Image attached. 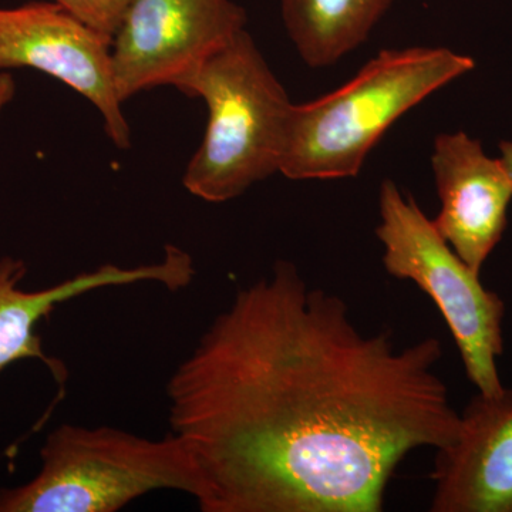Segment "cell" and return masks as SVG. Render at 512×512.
Listing matches in <instances>:
<instances>
[{
    "instance_id": "6da1fadb",
    "label": "cell",
    "mask_w": 512,
    "mask_h": 512,
    "mask_svg": "<svg viewBox=\"0 0 512 512\" xmlns=\"http://www.w3.org/2000/svg\"><path fill=\"white\" fill-rule=\"evenodd\" d=\"M439 339L362 332L291 262L238 289L168 380L202 512H380L394 471L461 429Z\"/></svg>"
},
{
    "instance_id": "7a4b0ae2",
    "label": "cell",
    "mask_w": 512,
    "mask_h": 512,
    "mask_svg": "<svg viewBox=\"0 0 512 512\" xmlns=\"http://www.w3.org/2000/svg\"><path fill=\"white\" fill-rule=\"evenodd\" d=\"M474 67L446 47L383 50L345 86L293 104L279 173L295 181L356 177L400 117Z\"/></svg>"
},
{
    "instance_id": "3957f363",
    "label": "cell",
    "mask_w": 512,
    "mask_h": 512,
    "mask_svg": "<svg viewBox=\"0 0 512 512\" xmlns=\"http://www.w3.org/2000/svg\"><path fill=\"white\" fill-rule=\"evenodd\" d=\"M174 87L208 107L183 177L190 194L221 204L281 171L293 103L247 30Z\"/></svg>"
},
{
    "instance_id": "277c9868",
    "label": "cell",
    "mask_w": 512,
    "mask_h": 512,
    "mask_svg": "<svg viewBox=\"0 0 512 512\" xmlns=\"http://www.w3.org/2000/svg\"><path fill=\"white\" fill-rule=\"evenodd\" d=\"M29 483L0 490V512H116L157 490L197 500L201 477L191 451L173 433L147 439L114 427L62 424L40 450Z\"/></svg>"
},
{
    "instance_id": "5b68a950",
    "label": "cell",
    "mask_w": 512,
    "mask_h": 512,
    "mask_svg": "<svg viewBox=\"0 0 512 512\" xmlns=\"http://www.w3.org/2000/svg\"><path fill=\"white\" fill-rule=\"evenodd\" d=\"M379 210L376 237L383 245L386 271L414 282L433 299L478 393L498 397L507 392L497 366L504 353L503 299L481 284L480 274L441 237L412 195L403 194L392 180L380 185Z\"/></svg>"
},
{
    "instance_id": "8992f818",
    "label": "cell",
    "mask_w": 512,
    "mask_h": 512,
    "mask_svg": "<svg viewBox=\"0 0 512 512\" xmlns=\"http://www.w3.org/2000/svg\"><path fill=\"white\" fill-rule=\"evenodd\" d=\"M247 13L232 0H133L111 40L121 101L175 86L244 32Z\"/></svg>"
},
{
    "instance_id": "52a82bcc",
    "label": "cell",
    "mask_w": 512,
    "mask_h": 512,
    "mask_svg": "<svg viewBox=\"0 0 512 512\" xmlns=\"http://www.w3.org/2000/svg\"><path fill=\"white\" fill-rule=\"evenodd\" d=\"M29 67L90 101L120 150L131 146L123 101L114 87L111 40L55 2L0 8V72Z\"/></svg>"
},
{
    "instance_id": "ba28073f",
    "label": "cell",
    "mask_w": 512,
    "mask_h": 512,
    "mask_svg": "<svg viewBox=\"0 0 512 512\" xmlns=\"http://www.w3.org/2000/svg\"><path fill=\"white\" fill-rule=\"evenodd\" d=\"M26 274L28 266L22 259L0 258V372L19 360H37L63 387L67 382L66 366L43 349L36 332L40 320L62 303L104 288L156 282L170 291H181L191 284L195 271L190 255L167 247L163 261L156 264L136 268L103 265L39 291L20 288Z\"/></svg>"
},
{
    "instance_id": "9c48e42d",
    "label": "cell",
    "mask_w": 512,
    "mask_h": 512,
    "mask_svg": "<svg viewBox=\"0 0 512 512\" xmlns=\"http://www.w3.org/2000/svg\"><path fill=\"white\" fill-rule=\"evenodd\" d=\"M440 211L434 227L473 271L481 274L508 224L512 177L501 158L463 131L439 134L431 156Z\"/></svg>"
},
{
    "instance_id": "30bf717a",
    "label": "cell",
    "mask_w": 512,
    "mask_h": 512,
    "mask_svg": "<svg viewBox=\"0 0 512 512\" xmlns=\"http://www.w3.org/2000/svg\"><path fill=\"white\" fill-rule=\"evenodd\" d=\"M450 446L437 450L433 512H512V390L478 393Z\"/></svg>"
},
{
    "instance_id": "8fae6325",
    "label": "cell",
    "mask_w": 512,
    "mask_h": 512,
    "mask_svg": "<svg viewBox=\"0 0 512 512\" xmlns=\"http://www.w3.org/2000/svg\"><path fill=\"white\" fill-rule=\"evenodd\" d=\"M396 0H281L289 39L312 69L332 66L366 42Z\"/></svg>"
},
{
    "instance_id": "7c38bea8",
    "label": "cell",
    "mask_w": 512,
    "mask_h": 512,
    "mask_svg": "<svg viewBox=\"0 0 512 512\" xmlns=\"http://www.w3.org/2000/svg\"><path fill=\"white\" fill-rule=\"evenodd\" d=\"M87 26L113 40L133 0H52Z\"/></svg>"
},
{
    "instance_id": "4fadbf2b",
    "label": "cell",
    "mask_w": 512,
    "mask_h": 512,
    "mask_svg": "<svg viewBox=\"0 0 512 512\" xmlns=\"http://www.w3.org/2000/svg\"><path fill=\"white\" fill-rule=\"evenodd\" d=\"M16 84L12 74L9 72H0V113L12 101L15 96Z\"/></svg>"
},
{
    "instance_id": "5bb4252c",
    "label": "cell",
    "mask_w": 512,
    "mask_h": 512,
    "mask_svg": "<svg viewBox=\"0 0 512 512\" xmlns=\"http://www.w3.org/2000/svg\"><path fill=\"white\" fill-rule=\"evenodd\" d=\"M501 160L512 177V141H501Z\"/></svg>"
}]
</instances>
